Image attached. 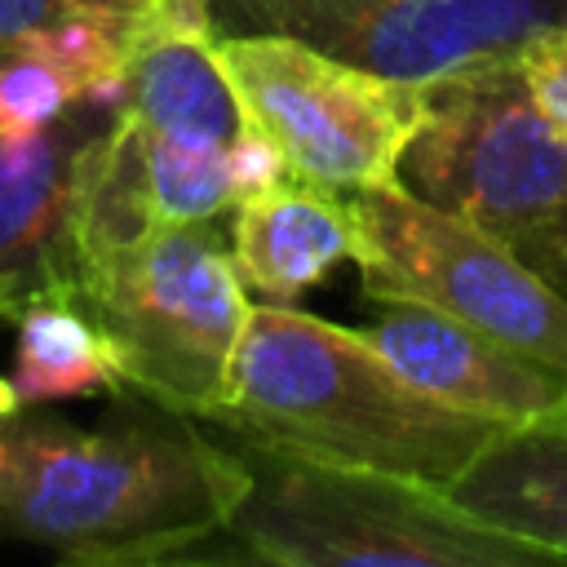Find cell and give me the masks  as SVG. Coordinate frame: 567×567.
I'll list each match as a JSON object with an SVG mask.
<instances>
[{
	"label": "cell",
	"instance_id": "cell-1",
	"mask_svg": "<svg viewBox=\"0 0 567 567\" xmlns=\"http://www.w3.org/2000/svg\"><path fill=\"white\" fill-rule=\"evenodd\" d=\"M248 465L204 421L155 408L93 430L0 412V536L66 563H173L226 532Z\"/></svg>",
	"mask_w": 567,
	"mask_h": 567
},
{
	"label": "cell",
	"instance_id": "cell-2",
	"mask_svg": "<svg viewBox=\"0 0 567 567\" xmlns=\"http://www.w3.org/2000/svg\"><path fill=\"white\" fill-rule=\"evenodd\" d=\"M239 439L332 465H368L447 487L505 434L416 390L363 328H341L292 301L248 306L226 399L204 416Z\"/></svg>",
	"mask_w": 567,
	"mask_h": 567
},
{
	"label": "cell",
	"instance_id": "cell-3",
	"mask_svg": "<svg viewBox=\"0 0 567 567\" xmlns=\"http://www.w3.org/2000/svg\"><path fill=\"white\" fill-rule=\"evenodd\" d=\"M248 465V487L226 523L248 558L279 567H545L558 554L509 536L470 509L447 487L332 465L288 447L230 434Z\"/></svg>",
	"mask_w": 567,
	"mask_h": 567
},
{
	"label": "cell",
	"instance_id": "cell-4",
	"mask_svg": "<svg viewBox=\"0 0 567 567\" xmlns=\"http://www.w3.org/2000/svg\"><path fill=\"white\" fill-rule=\"evenodd\" d=\"M399 186L501 239L567 292V137L532 102L518 58L425 84Z\"/></svg>",
	"mask_w": 567,
	"mask_h": 567
},
{
	"label": "cell",
	"instance_id": "cell-5",
	"mask_svg": "<svg viewBox=\"0 0 567 567\" xmlns=\"http://www.w3.org/2000/svg\"><path fill=\"white\" fill-rule=\"evenodd\" d=\"M75 301L102 328L124 390L142 403L204 421L226 399L252 301L217 217L159 221L102 248L84 266Z\"/></svg>",
	"mask_w": 567,
	"mask_h": 567
},
{
	"label": "cell",
	"instance_id": "cell-6",
	"mask_svg": "<svg viewBox=\"0 0 567 567\" xmlns=\"http://www.w3.org/2000/svg\"><path fill=\"white\" fill-rule=\"evenodd\" d=\"M213 49L292 182L337 195L399 182V159L425 120V84L377 75L292 35H213Z\"/></svg>",
	"mask_w": 567,
	"mask_h": 567
},
{
	"label": "cell",
	"instance_id": "cell-7",
	"mask_svg": "<svg viewBox=\"0 0 567 567\" xmlns=\"http://www.w3.org/2000/svg\"><path fill=\"white\" fill-rule=\"evenodd\" d=\"M363 297L434 306L567 372V292L478 226L385 182L346 195Z\"/></svg>",
	"mask_w": 567,
	"mask_h": 567
},
{
	"label": "cell",
	"instance_id": "cell-8",
	"mask_svg": "<svg viewBox=\"0 0 567 567\" xmlns=\"http://www.w3.org/2000/svg\"><path fill=\"white\" fill-rule=\"evenodd\" d=\"M554 27L567 0H208L213 35H292L408 84L509 62Z\"/></svg>",
	"mask_w": 567,
	"mask_h": 567
},
{
	"label": "cell",
	"instance_id": "cell-9",
	"mask_svg": "<svg viewBox=\"0 0 567 567\" xmlns=\"http://www.w3.org/2000/svg\"><path fill=\"white\" fill-rule=\"evenodd\" d=\"M248 115L195 27H146L128 49L124 128L137 151L151 221H204L235 208L226 155Z\"/></svg>",
	"mask_w": 567,
	"mask_h": 567
},
{
	"label": "cell",
	"instance_id": "cell-10",
	"mask_svg": "<svg viewBox=\"0 0 567 567\" xmlns=\"http://www.w3.org/2000/svg\"><path fill=\"white\" fill-rule=\"evenodd\" d=\"M124 102L80 97L27 142H0V284L31 297H80L84 186Z\"/></svg>",
	"mask_w": 567,
	"mask_h": 567
},
{
	"label": "cell",
	"instance_id": "cell-11",
	"mask_svg": "<svg viewBox=\"0 0 567 567\" xmlns=\"http://www.w3.org/2000/svg\"><path fill=\"white\" fill-rule=\"evenodd\" d=\"M381 315L363 337L430 399L492 421L501 430L536 425L567 412V372L532 359L434 306L377 301Z\"/></svg>",
	"mask_w": 567,
	"mask_h": 567
},
{
	"label": "cell",
	"instance_id": "cell-12",
	"mask_svg": "<svg viewBox=\"0 0 567 567\" xmlns=\"http://www.w3.org/2000/svg\"><path fill=\"white\" fill-rule=\"evenodd\" d=\"M354 252L350 204L337 190L279 182L266 195L239 199L230 221V261L244 288L261 301H297Z\"/></svg>",
	"mask_w": 567,
	"mask_h": 567
},
{
	"label": "cell",
	"instance_id": "cell-13",
	"mask_svg": "<svg viewBox=\"0 0 567 567\" xmlns=\"http://www.w3.org/2000/svg\"><path fill=\"white\" fill-rule=\"evenodd\" d=\"M447 496L567 563V412L496 434L447 483Z\"/></svg>",
	"mask_w": 567,
	"mask_h": 567
},
{
	"label": "cell",
	"instance_id": "cell-14",
	"mask_svg": "<svg viewBox=\"0 0 567 567\" xmlns=\"http://www.w3.org/2000/svg\"><path fill=\"white\" fill-rule=\"evenodd\" d=\"M13 372L0 377V412L40 408L58 399L124 394L102 328L71 297H31L18 319Z\"/></svg>",
	"mask_w": 567,
	"mask_h": 567
},
{
	"label": "cell",
	"instance_id": "cell-15",
	"mask_svg": "<svg viewBox=\"0 0 567 567\" xmlns=\"http://www.w3.org/2000/svg\"><path fill=\"white\" fill-rule=\"evenodd\" d=\"M71 102H80L75 89L35 44L0 58V142H27L44 133L66 115Z\"/></svg>",
	"mask_w": 567,
	"mask_h": 567
},
{
	"label": "cell",
	"instance_id": "cell-16",
	"mask_svg": "<svg viewBox=\"0 0 567 567\" xmlns=\"http://www.w3.org/2000/svg\"><path fill=\"white\" fill-rule=\"evenodd\" d=\"M518 71H523V84H527L532 102L540 106V115L567 137V27L536 35L518 53Z\"/></svg>",
	"mask_w": 567,
	"mask_h": 567
},
{
	"label": "cell",
	"instance_id": "cell-17",
	"mask_svg": "<svg viewBox=\"0 0 567 567\" xmlns=\"http://www.w3.org/2000/svg\"><path fill=\"white\" fill-rule=\"evenodd\" d=\"M226 177H230V195H235V204H239V199L266 195V190H275L279 182H288V164H284L279 146L248 120L244 133L230 142Z\"/></svg>",
	"mask_w": 567,
	"mask_h": 567
},
{
	"label": "cell",
	"instance_id": "cell-18",
	"mask_svg": "<svg viewBox=\"0 0 567 567\" xmlns=\"http://www.w3.org/2000/svg\"><path fill=\"white\" fill-rule=\"evenodd\" d=\"M66 9H84V13H97V18L124 22L133 31H146V27L208 31V0H66Z\"/></svg>",
	"mask_w": 567,
	"mask_h": 567
},
{
	"label": "cell",
	"instance_id": "cell-19",
	"mask_svg": "<svg viewBox=\"0 0 567 567\" xmlns=\"http://www.w3.org/2000/svg\"><path fill=\"white\" fill-rule=\"evenodd\" d=\"M66 13V0H0V58L22 49L35 31Z\"/></svg>",
	"mask_w": 567,
	"mask_h": 567
},
{
	"label": "cell",
	"instance_id": "cell-20",
	"mask_svg": "<svg viewBox=\"0 0 567 567\" xmlns=\"http://www.w3.org/2000/svg\"><path fill=\"white\" fill-rule=\"evenodd\" d=\"M22 306H27V297H22L13 284H0V323H13Z\"/></svg>",
	"mask_w": 567,
	"mask_h": 567
}]
</instances>
